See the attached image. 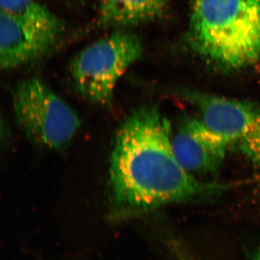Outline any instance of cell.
Wrapping results in <instances>:
<instances>
[{"label":"cell","mask_w":260,"mask_h":260,"mask_svg":"<svg viewBox=\"0 0 260 260\" xmlns=\"http://www.w3.org/2000/svg\"><path fill=\"white\" fill-rule=\"evenodd\" d=\"M169 121L155 107L142 108L123 123L110 166L116 218L215 194L221 186L198 180L178 162Z\"/></svg>","instance_id":"obj_1"},{"label":"cell","mask_w":260,"mask_h":260,"mask_svg":"<svg viewBox=\"0 0 260 260\" xmlns=\"http://www.w3.org/2000/svg\"><path fill=\"white\" fill-rule=\"evenodd\" d=\"M13 104L17 121L25 134L44 148H63L80 128L76 113L37 78L18 84L13 92Z\"/></svg>","instance_id":"obj_4"},{"label":"cell","mask_w":260,"mask_h":260,"mask_svg":"<svg viewBox=\"0 0 260 260\" xmlns=\"http://www.w3.org/2000/svg\"><path fill=\"white\" fill-rule=\"evenodd\" d=\"M64 23L39 2L15 13L0 12V66L12 70L42 59L56 47Z\"/></svg>","instance_id":"obj_5"},{"label":"cell","mask_w":260,"mask_h":260,"mask_svg":"<svg viewBox=\"0 0 260 260\" xmlns=\"http://www.w3.org/2000/svg\"><path fill=\"white\" fill-rule=\"evenodd\" d=\"M186 41L214 70L234 73L260 60V0H190Z\"/></svg>","instance_id":"obj_2"},{"label":"cell","mask_w":260,"mask_h":260,"mask_svg":"<svg viewBox=\"0 0 260 260\" xmlns=\"http://www.w3.org/2000/svg\"><path fill=\"white\" fill-rule=\"evenodd\" d=\"M142 54L139 38L119 30L84 48L72 61L70 73L83 97L105 105L112 101L121 77Z\"/></svg>","instance_id":"obj_3"},{"label":"cell","mask_w":260,"mask_h":260,"mask_svg":"<svg viewBox=\"0 0 260 260\" xmlns=\"http://www.w3.org/2000/svg\"><path fill=\"white\" fill-rule=\"evenodd\" d=\"M168 0H99L98 23L102 26H135L160 18Z\"/></svg>","instance_id":"obj_8"},{"label":"cell","mask_w":260,"mask_h":260,"mask_svg":"<svg viewBox=\"0 0 260 260\" xmlns=\"http://www.w3.org/2000/svg\"><path fill=\"white\" fill-rule=\"evenodd\" d=\"M38 2L39 0H0V12L18 13Z\"/></svg>","instance_id":"obj_9"},{"label":"cell","mask_w":260,"mask_h":260,"mask_svg":"<svg viewBox=\"0 0 260 260\" xmlns=\"http://www.w3.org/2000/svg\"><path fill=\"white\" fill-rule=\"evenodd\" d=\"M252 260H260V249H258L254 254V258H253Z\"/></svg>","instance_id":"obj_10"},{"label":"cell","mask_w":260,"mask_h":260,"mask_svg":"<svg viewBox=\"0 0 260 260\" xmlns=\"http://www.w3.org/2000/svg\"><path fill=\"white\" fill-rule=\"evenodd\" d=\"M179 93L197 108L207 125L260 171V104L187 89Z\"/></svg>","instance_id":"obj_6"},{"label":"cell","mask_w":260,"mask_h":260,"mask_svg":"<svg viewBox=\"0 0 260 260\" xmlns=\"http://www.w3.org/2000/svg\"><path fill=\"white\" fill-rule=\"evenodd\" d=\"M172 143L178 162L193 176L218 172L230 148L225 138L202 119L188 116L172 135Z\"/></svg>","instance_id":"obj_7"}]
</instances>
